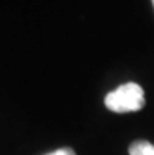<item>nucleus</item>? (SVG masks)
Returning <instances> with one entry per match:
<instances>
[{
    "mask_svg": "<svg viewBox=\"0 0 154 155\" xmlns=\"http://www.w3.org/2000/svg\"><path fill=\"white\" fill-rule=\"evenodd\" d=\"M105 107L113 113H132L145 107L143 88L137 83H124L105 96Z\"/></svg>",
    "mask_w": 154,
    "mask_h": 155,
    "instance_id": "1",
    "label": "nucleus"
},
{
    "mask_svg": "<svg viewBox=\"0 0 154 155\" xmlns=\"http://www.w3.org/2000/svg\"><path fill=\"white\" fill-rule=\"evenodd\" d=\"M129 155H154V144L145 140H137L129 146Z\"/></svg>",
    "mask_w": 154,
    "mask_h": 155,
    "instance_id": "2",
    "label": "nucleus"
},
{
    "mask_svg": "<svg viewBox=\"0 0 154 155\" xmlns=\"http://www.w3.org/2000/svg\"><path fill=\"white\" fill-rule=\"evenodd\" d=\"M47 155H76V152L72 150L71 147H63V149H58L55 152H50Z\"/></svg>",
    "mask_w": 154,
    "mask_h": 155,
    "instance_id": "3",
    "label": "nucleus"
},
{
    "mask_svg": "<svg viewBox=\"0 0 154 155\" xmlns=\"http://www.w3.org/2000/svg\"><path fill=\"white\" fill-rule=\"evenodd\" d=\"M152 6H154V0H152Z\"/></svg>",
    "mask_w": 154,
    "mask_h": 155,
    "instance_id": "4",
    "label": "nucleus"
}]
</instances>
